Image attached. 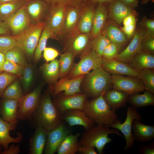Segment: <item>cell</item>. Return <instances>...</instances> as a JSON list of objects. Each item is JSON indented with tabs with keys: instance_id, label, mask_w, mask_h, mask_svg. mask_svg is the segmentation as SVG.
Segmentation results:
<instances>
[{
	"instance_id": "41",
	"label": "cell",
	"mask_w": 154,
	"mask_h": 154,
	"mask_svg": "<svg viewBox=\"0 0 154 154\" xmlns=\"http://www.w3.org/2000/svg\"><path fill=\"white\" fill-rule=\"evenodd\" d=\"M33 73L32 66L28 64L24 67L23 73L20 76L26 94H27L31 86L33 80Z\"/></svg>"
},
{
	"instance_id": "38",
	"label": "cell",
	"mask_w": 154,
	"mask_h": 154,
	"mask_svg": "<svg viewBox=\"0 0 154 154\" xmlns=\"http://www.w3.org/2000/svg\"><path fill=\"white\" fill-rule=\"evenodd\" d=\"M5 54L6 60L13 62L23 67L28 64L26 55L22 50L17 46L10 49Z\"/></svg>"
},
{
	"instance_id": "29",
	"label": "cell",
	"mask_w": 154,
	"mask_h": 154,
	"mask_svg": "<svg viewBox=\"0 0 154 154\" xmlns=\"http://www.w3.org/2000/svg\"><path fill=\"white\" fill-rule=\"evenodd\" d=\"M107 12L105 7L100 5L94 11L91 31L93 38L100 33L107 17Z\"/></svg>"
},
{
	"instance_id": "44",
	"label": "cell",
	"mask_w": 154,
	"mask_h": 154,
	"mask_svg": "<svg viewBox=\"0 0 154 154\" xmlns=\"http://www.w3.org/2000/svg\"><path fill=\"white\" fill-rule=\"evenodd\" d=\"M17 78V76L7 72H0V97L6 88Z\"/></svg>"
},
{
	"instance_id": "15",
	"label": "cell",
	"mask_w": 154,
	"mask_h": 154,
	"mask_svg": "<svg viewBox=\"0 0 154 154\" xmlns=\"http://www.w3.org/2000/svg\"><path fill=\"white\" fill-rule=\"evenodd\" d=\"M146 34L143 29L137 31L128 46L119 53L115 59L127 64L129 63L134 56L141 50V42Z\"/></svg>"
},
{
	"instance_id": "37",
	"label": "cell",
	"mask_w": 154,
	"mask_h": 154,
	"mask_svg": "<svg viewBox=\"0 0 154 154\" xmlns=\"http://www.w3.org/2000/svg\"><path fill=\"white\" fill-rule=\"evenodd\" d=\"M24 96L19 82L17 79L6 88L2 93L1 97L19 101Z\"/></svg>"
},
{
	"instance_id": "48",
	"label": "cell",
	"mask_w": 154,
	"mask_h": 154,
	"mask_svg": "<svg viewBox=\"0 0 154 154\" xmlns=\"http://www.w3.org/2000/svg\"><path fill=\"white\" fill-rule=\"evenodd\" d=\"M43 56L47 62L54 60L59 54L58 52L51 47H46L43 50Z\"/></svg>"
},
{
	"instance_id": "61",
	"label": "cell",
	"mask_w": 154,
	"mask_h": 154,
	"mask_svg": "<svg viewBox=\"0 0 154 154\" xmlns=\"http://www.w3.org/2000/svg\"><path fill=\"white\" fill-rule=\"evenodd\" d=\"M3 148V147L1 145H0V150H2Z\"/></svg>"
},
{
	"instance_id": "2",
	"label": "cell",
	"mask_w": 154,
	"mask_h": 154,
	"mask_svg": "<svg viewBox=\"0 0 154 154\" xmlns=\"http://www.w3.org/2000/svg\"><path fill=\"white\" fill-rule=\"evenodd\" d=\"M103 93L98 97L90 100L86 99L83 111L97 125L109 127L117 119L115 111L112 110L105 100Z\"/></svg>"
},
{
	"instance_id": "27",
	"label": "cell",
	"mask_w": 154,
	"mask_h": 154,
	"mask_svg": "<svg viewBox=\"0 0 154 154\" xmlns=\"http://www.w3.org/2000/svg\"><path fill=\"white\" fill-rule=\"evenodd\" d=\"M132 12L131 9L120 0H114L112 1L109 7L110 17L118 24L122 22L125 17L131 14Z\"/></svg>"
},
{
	"instance_id": "30",
	"label": "cell",
	"mask_w": 154,
	"mask_h": 154,
	"mask_svg": "<svg viewBox=\"0 0 154 154\" xmlns=\"http://www.w3.org/2000/svg\"><path fill=\"white\" fill-rule=\"evenodd\" d=\"M103 34L117 46L119 50L127 42V38L124 34L114 25L110 24L107 26Z\"/></svg>"
},
{
	"instance_id": "8",
	"label": "cell",
	"mask_w": 154,
	"mask_h": 154,
	"mask_svg": "<svg viewBox=\"0 0 154 154\" xmlns=\"http://www.w3.org/2000/svg\"><path fill=\"white\" fill-rule=\"evenodd\" d=\"M67 8L60 4L53 5L48 11L44 22L52 33L53 38L61 35Z\"/></svg>"
},
{
	"instance_id": "20",
	"label": "cell",
	"mask_w": 154,
	"mask_h": 154,
	"mask_svg": "<svg viewBox=\"0 0 154 154\" xmlns=\"http://www.w3.org/2000/svg\"><path fill=\"white\" fill-rule=\"evenodd\" d=\"M141 121L135 119L132 122L131 130L134 140L143 143L152 140L154 138V125L144 124Z\"/></svg>"
},
{
	"instance_id": "4",
	"label": "cell",
	"mask_w": 154,
	"mask_h": 154,
	"mask_svg": "<svg viewBox=\"0 0 154 154\" xmlns=\"http://www.w3.org/2000/svg\"><path fill=\"white\" fill-rule=\"evenodd\" d=\"M85 81L84 94L92 99L112 88L111 75L101 66L87 74Z\"/></svg>"
},
{
	"instance_id": "3",
	"label": "cell",
	"mask_w": 154,
	"mask_h": 154,
	"mask_svg": "<svg viewBox=\"0 0 154 154\" xmlns=\"http://www.w3.org/2000/svg\"><path fill=\"white\" fill-rule=\"evenodd\" d=\"M85 130L79 141V145L94 147L99 154H103L106 145L112 141V139L108 136L109 135L115 134L123 137L117 129L105 125L94 124Z\"/></svg>"
},
{
	"instance_id": "42",
	"label": "cell",
	"mask_w": 154,
	"mask_h": 154,
	"mask_svg": "<svg viewBox=\"0 0 154 154\" xmlns=\"http://www.w3.org/2000/svg\"><path fill=\"white\" fill-rule=\"evenodd\" d=\"M16 46V42L14 36L10 35L0 36V52L5 54Z\"/></svg>"
},
{
	"instance_id": "62",
	"label": "cell",
	"mask_w": 154,
	"mask_h": 154,
	"mask_svg": "<svg viewBox=\"0 0 154 154\" xmlns=\"http://www.w3.org/2000/svg\"><path fill=\"white\" fill-rule=\"evenodd\" d=\"M27 0H26V1H27Z\"/></svg>"
},
{
	"instance_id": "22",
	"label": "cell",
	"mask_w": 154,
	"mask_h": 154,
	"mask_svg": "<svg viewBox=\"0 0 154 154\" xmlns=\"http://www.w3.org/2000/svg\"><path fill=\"white\" fill-rule=\"evenodd\" d=\"M16 125L5 121L0 115V145L4 149H7L10 143H19L23 139V135L20 132L17 133V136L16 137H12L10 134L11 131L16 129Z\"/></svg>"
},
{
	"instance_id": "25",
	"label": "cell",
	"mask_w": 154,
	"mask_h": 154,
	"mask_svg": "<svg viewBox=\"0 0 154 154\" xmlns=\"http://www.w3.org/2000/svg\"><path fill=\"white\" fill-rule=\"evenodd\" d=\"M82 11L79 7L67 8L61 35H70L76 31Z\"/></svg>"
},
{
	"instance_id": "57",
	"label": "cell",
	"mask_w": 154,
	"mask_h": 154,
	"mask_svg": "<svg viewBox=\"0 0 154 154\" xmlns=\"http://www.w3.org/2000/svg\"><path fill=\"white\" fill-rule=\"evenodd\" d=\"M5 60V53L0 52V72L2 71L3 66Z\"/></svg>"
},
{
	"instance_id": "50",
	"label": "cell",
	"mask_w": 154,
	"mask_h": 154,
	"mask_svg": "<svg viewBox=\"0 0 154 154\" xmlns=\"http://www.w3.org/2000/svg\"><path fill=\"white\" fill-rule=\"evenodd\" d=\"M95 148L92 146L79 145L77 152L81 154H97Z\"/></svg>"
},
{
	"instance_id": "12",
	"label": "cell",
	"mask_w": 154,
	"mask_h": 154,
	"mask_svg": "<svg viewBox=\"0 0 154 154\" xmlns=\"http://www.w3.org/2000/svg\"><path fill=\"white\" fill-rule=\"evenodd\" d=\"M70 130L62 123L54 129L48 131L46 141L44 150L45 154H54Z\"/></svg>"
},
{
	"instance_id": "28",
	"label": "cell",
	"mask_w": 154,
	"mask_h": 154,
	"mask_svg": "<svg viewBox=\"0 0 154 154\" xmlns=\"http://www.w3.org/2000/svg\"><path fill=\"white\" fill-rule=\"evenodd\" d=\"M127 101L133 108L136 110L149 106H154V94L146 91L140 94L135 93L129 96Z\"/></svg>"
},
{
	"instance_id": "21",
	"label": "cell",
	"mask_w": 154,
	"mask_h": 154,
	"mask_svg": "<svg viewBox=\"0 0 154 154\" xmlns=\"http://www.w3.org/2000/svg\"><path fill=\"white\" fill-rule=\"evenodd\" d=\"M25 5L32 24L42 21L48 10L47 4L42 0H31L26 2Z\"/></svg>"
},
{
	"instance_id": "7",
	"label": "cell",
	"mask_w": 154,
	"mask_h": 154,
	"mask_svg": "<svg viewBox=\"0 0 154 154\" xmlns=\"http://www.w3.org/2000/svg\"><path fill=\"white\" fill-rule=\"evenodd\" d=\"M42 90L41 87L38 86L32 92L24 96L19 101L18 120L25 121L31 119L39 104Z\"/></svg>"
},
{
	"instance_id": "55",
	"label": "cell",
	"mask_w": 154,
	"mask_h": 154,
	"mask_svg": "<svg viewBox=\"0 0 154 154\" xmlns=\"http://www.w3.org/2000/svg\"><path fill=\"white\" fill-rule=\"evenodd\" d=\"M122 22L123 26H126L136 22V20L134 16L131 14L125 17Z\"/></svg>"
},
{
	"instance_id": "51",
	"label": "cell",
	"mask_w": 154,
	"mask_h": 154,
	"mask_svg": "<svg viewBox=\"0 0 154 154\" xmlns=\"http://www.w3.org/2000/svg\"><path fill=\"white\" fill-rule=\"evenodd\" d=\"M143 25L147 29L149 34L153 36L154 21L153 19H145L143 22Z\"/></svg>"
},
{
	"instance_id": "60",
	"label": "cell",
	"mask_w": 154,
	"mask_h": 154,
	"mask_svg": "<svg viewBox=\"0 0 154 154\" xmlns=\"http://www.w3.org/2000/svg\"><path fill=\"white\" fill-rule=\"evenodd\" d=\"M153 0H142L141 3L142 4H145L147 3L149 1H152Z\"/></svg>"
},
{
	"instance_id": "5",
	"label": "cell",
	"mask_w": 154,
	"mask_h": 154,
	"mask_svg": "<svg viewBox=\"0 0 154 154\" xmlns=\"http://www.w3.org/2000/svg\"><path fill=\"white\" fill-rule=\"evenodd\" d=\"M45 25L44 21H42L32 24L20 33L14 36L17 46L22 50L27 57L31 58L34 55Z\"/></svg>"
},
{
	"instance_id": "47",
	"label": "cell",
	"mask_w": 154,
	"mask_h": 154,
	"mask_svg": "<svg viewBox=\"0 0 154 154\" xmlns=\"http://www.w3.org/2000/svg\"><path fill=\"white\" fill-rule=\"evenodd\" d=\"M118 52L117 46L111 42L104 49L102 57L108 59H115L119 54Z\"/></svg>"
},
{
	"instance_id": "19",
	"label": "cell",
	"mask_w": 154,
	"mask_h": 154,
	"mask_svg": "<svg viewBox=\"0 0 154 154\" xmlns=\"http://www.w3.org/2000/svg\"><path fill=\"white\" fill-rule=\"evenodd\" d=\"M0 103V115L5 121L16 125L18 122L19 101L2 98Z\"/></svg>"
},
{
	"instance_id": "11",
	"label": "cell",
	"mask_w": 154,
	"mask_h": 154,
	"mask_svg": "<svg viewBox=\"0 0 154 154\" xmlns=\"http://www.w3.org/2000/svg\"><path fill=\"white\" fill-rule=\"evenodd\" d=\"M87 97L86 94L82 92L69 96L63 94L52 102L62 115L64 112L72 109H78L83 111Z\"/></svg>"
},
{
	"instance_id": "24",
	"label": "cell",
	"mask_w": 154,
	"mask_h": 154,
	"mask_svg": "<svg viewBox=\"0 0 154 154\" xmlns=\"http://www.w3.org/2000/svg\"><path fill=\"white\" fill-rule=\"evenodd\" d=\"M127 64L138 72L144 69H154V54L141 50Z\"/></svg>"
},
{
	"instance_id": "18",
	"label": "cell",
	"mask_w": 154,
	"mask_h": 154,
	"mask_svg": "<svg viewBox=\"0 0 154 154\" xmlns=\"http://www.w3.org/2000/svg\"><path fill=\"white\" fill-rule=\"evenodd\" d=\"M63 120L66 121L70 127L75 125L83 126L87 129L95 124L94 122L83 110L78 109L67 110L62 115Z\"/></svg>"
},
{
	"instance_id": "49",
	"label": "cell",
	"mask_w": 154,
	"mask_h": 154,
	"mask_svg": "<svg viewBox=\"0 0 154 154\" xmlns=\"http://www.w3.org/2000/svg\"><path fill=\"white\" fill-rule=\"evenodd\" d=\"M138 151L139 153L142 154H154V142L147 145L141 144L138 147Z\"/></svg>"
},
{
	"instance_id": "13",
	"label": "cell",
	"mask_w": 154,
	"mask_h": 154,
	"mask_svg": "<svg viewBox=\"0 0 154 154\" xmlns=\"http://www.w3.org/2000/svg\"><path fill=\"white\" fill-rule=\"evenodd\" d=\"M25 5L5 21L13 36L20 33L32 24L26 12Z\"/></svg>"
},
{
	"instance_id": "14",
	"label": "cell",
	"mask_w": 154,
	"mask_h": 154,
	"mask_svg": "<svg viewBox=\"0 0 154 154\" xmlns=\"http://www.w3.org/2000/svg\"><path fill=\"white\" fill-rule=\"evenodd\" d=\"M84 76L83 75L72 79L66 77L61 79L53 88V94L56 96L64 91V96H69L82 92L80 86Z\"/></svg>"
},
{
	"instance_id": "59",
	"label": "cell",
	"mask_w": 154,
	"mask_h": 154,
	"mask_svg": "<svg viewBox=\"0 0 154 154\" xmlns=\"http://www.w3.org/2000/svg\"><path fill=\"white\" fill-rule=\"evenodd\" d=\"M23 0H0V3L9 2L20 1Z\"/></svg>"
},
{
	"instance_id": "45",
	"label": "cell",
	"mask_w": 154,
	"mask_h": 154,
	"mask_svg": "<svg viewBox=\"0 0 154 154\" xmlns=\"http://www.w3.org/2000/svg\"><path fill=\"white\" fill-rule=\"evenodd\" d=\"M51 5L60 4L67 7H77L80 8L86 0H42Z\"/></svg>"
},
{
	"instance_id": "23",
	"label": "cell",
	"mask_w": 154,
	"mask_h": 154,
	"mask_svg": "<svg viewBox=\"0 0 154 154\" xmlns=\"http://www.w3.org/2000/svg\"><path fill=\"white\" fill-rule=\"evenodd\" d=\"M48 131L43 127L38 126L30 139L29 153L42 154L44 151Z\"/></svg>"
},
{
	"instance_id": "17",
	"label": "cell",
	"mask_w": 154,
	"mask_h": 154,
	"mask_svg": "<svg viewBox=\"0 0 154 154\" xmlns=\"http://www.w3.org/2000/svg\"><path fill=\"white\" fill-rule=\"evenodd\" d=\"M101 67L112 75H127L139 78L138 72L127 64L115 59H108L102 58Z\"/></svg>"
},
{
	"instance_id": "16",
	"label": "cell",
	"mask_w": 154,
	"mask_h": 154,
	"mask_svg": "<svg viewBox=\"0 0 154 154\" xmlns=\"http://www.w3.org/2000/svg\"><path fill=\"white\" fill-rule=\"evenodd\" d=\"M70 35L65 47L66 51L81 55L92 48L89 34L75 32Z\"/></svg>"
},
{
	"instance_id": "53",
	"label": "cell",
	"mask_w": 154,
	"mask_h": 154,
	"mask_svg": "<svg viewBox=\"0 0 154 154\" xmlns=\"http://www.w3.org/2000/svg\"><path fill=\"white\" fill-rule=\"evenodd\" d=\"M136 22L126 26H123L122 30L123 33L129 38H131L134 33L135 28Z\"/></svg>"
},
{
	"instance_id": "58",
	"label": "cell",
	"mask_w": 154,
	"mask_h": 154,
	"mask_svg": "<svg viewBox=\"0 0 154 154\" xmlns=\"http://www.w3.org/2000/svg\"><path fill=\"white\" fill-rule=\"evenodd\" d=\"M92 2H99V3H103V2H110L111 1H112L114 0H90Z\"/></svg>"
},
{
	"instance_id": "54",
	"label": "cell",
	"mask_w": 154,
	"mask_h": 154,
	"mask_svg": "<svg viewBox=\"0 0 154 154\" xmlns=\"http://www.w3.org/2000/svg\"><path fill=\"white\" fill-rule=\"evenodd\" d=\"M12 35L9 27L5 21H0V35Z\"/></svg>"
},
{
	"instance_id": "1",
	"label": "cell",
	"mask_w": 154,
	"mask_h": 154,
	"mask_svg": "<svg viewBox=\"0 0 154 154\" xmlns=\"http://www.w3.org/2000/svg\"><path fill=\"white\" fill-rule=\"evenodd\" d=\"M50 94L47 92L41 98L38 107L31 118L34 119L36 127H42L48 131L59 126L63 121L61 114L51 99Z\"/></svg>"
},
{
	"instance_id": "34",
	"label": "cell",
	"mask_w": 154,
	"mask_h": 154,
	"mask_svg": "<svg viewBox=\"0 0 154 154\" xmlns=\"http://www.w3.org/2000/svg\"><path fill=\"white\" fill-rule=\"evenodd\" d=\"M26 3L23 0L0 3V21H5Z\"/></svg>"
},
{
	"instance_id": "46",
	"label": "cell",
	"mask_w": 154,
	"mask_h": 154,
	"mask_svg": "<svg viewBox=\"0 0 154 154\" xmlns=\"http://www.w3.org/2000/svg\"><path fill=\"white\" fill-rule=\"evenodd\" d=\"M143 38L141 43V50L149 53L153 54L154 53V39L153 36L149 35Z\"/></svg>"
},
{
	"instance_id": "43",
	"label": "cell",
	"mask_w": 154,
	"mask_h": 154,
	"mask_svg": "<svg viewBox=\"0 0 154 154\" xmlns=\"http://www.w3.org/2000/svg\"><path fill=\"white\" fill-rule=\"evenodd\" d=\"M24 67L13 62L5 60L3 64L2 71L20 76L22 74Z\"/></svg>"
},
{
	"instance_id": "39",
	"label": "cell",
	"mask_w": 154,
	"mask_h": 154,
	"mask_svg": "<svg viewBox=\"0 0 154 154\" xmlns=\"http://www.w3.org/2000/svg\"><path fill=\"white\" fill-rule=\"evenodd\" d=\"M138 73L139 78L144 84L145 90L154 94V69H144Z\"/></svg>"
},
{
	"instance_id": "35",
	"label": "cell",
	"mask_w": 154,
	"mask_h": 154,
	"mask_svg": "<svg viewBox=\"0 0 154 154\" xmlns=\"http://www.w3.org/2000/svg\"><path fill=\"white\" fill-rule=\"evenodd\" d=\"M76 55L69 51H66L60 56L59 60L60 79L64 78L69 74L73 66L74 58Z\"/></svg>"
},
{
	"instance_id": "36",
	"label": "cell",
	"mask_w": 154,
	"mask_h": 154,
	"mask_svg": "<svg viewBox=\"0 0 154 154\" xmlns=\"http://www.w3.org/2000/svg\"><path fill=\"white\" fill-rule=\"evenodd\" d=\"M50 38H53V35L48 27L45 25L34 52V56L35 62H37L40 59L42 53L46 47L47 40Z\"/></svg>"
},
{
	"instance_id": "56",
	"label": "cell",
	"mask_w": 154,
	"mask_h": 154,
	"mask_svg": "<svg viewBox=\"0 0 154 154\" xmlns=\"http://www.w3.org/2000/svg\"><path fill=\"white\" fill-rule=\"evenodd\" d=\"M123 3L130 8H134L137 5L138 0H120Z\"/></svg>"
},
{
	"instance_id": "9",
	"label": "cell",
	"mask_w": 154,
	"mask_h": 154,
	"mask_svg": "<svg viewBox=\"0 0 154 154\" xmlns=\"http://www.w3.org/2000/svg\"><path fill=\"white\" fill-rule=\"evenodd\" d=\"M135 119L141 120V116L137 111V110L131 107L128 106L127 108L126 117L125 121L122 123L120 120L117 119L109 127L119 130L124 136L125 145L124 149L125 151L131 148L135 142L132 136L131 130L132 122Z\"/></svg>"
},
{
	"instance_id": "33",
	"label": "cell",
	"mask_w": 154,
	"mask_h": 154,
	"mask_svg": "<svg viewBox=\"0 0 154 154\" xmlns=\"http://www.w3.org/2000/svg\"><path fill=\"white\" fill-rule=\"evenodd\" d=\"M40 68L44 78L50 83L56 82L59 77L60 64L58 60L54 59L43 64Z\"/></svg>"
},
{
	"instance_id": "6",
	"label": "cell",
	"mask_w": 154,
	"mask_h": 154,
	"mask_svg": "<svg viewBox=\"0 0 154 154\" xmlns=\"http://www.w3.org/2000/svg\"><path fill=\"white\" fill-rule=\"evenodd\" d=\"M80 56V61L73 66L66 78L72 79L85 75L91 70L101 66L102 57L98 55L92 48Z\"/></svg>"
},
{
	"instance_id": "52",
	"label": "cell",
	"mask_w": 154,
	"mask_h": 154,
	"mask_svg": "<svg viewBox=\"0 0 154 154\" xmlns=\"http://www.w3.org/2000/svg\"><path fill=\"white\" fill-rule=\"evenodd\" d=\"M20 152L19 146L18 145H11L6 149L3 151L0 150V154H17Z\"/></svg>"
},
{
	"instance_id": "31",
	"label": "cell",
	"mask_w": 154,
	"mask_h": 154,
	"mask_svg": "<svg viewBox=\"0 0 154 154\" xmlns=\"http://www.w3.org/2000/svg\"><path fill=\"white\" fill-rule=\"evenodd\" d=\"M94 11L92 7H88L82 11L77 28V32L90 33L92 28Z\"/></svg>"
},
{
	"instance_id": "26",
	"label": "cell",
	"mask_w": 154,
	"mask_h": 154,
	"mask_svg": "<svg viewBox=\"0 0 154 154\" xmlns=\"http://www.w3.org/2000/svg\"><path fill=\"white\" fill-rule=\"evenodd\" d=\"M103 96L110 108L116 111L125 106L129 95L122 92L112 88L106 92Z\"/></svg>"
},
{
	"instance_id": "32",
	"label": "cell",
	"mask_w": 154,
	"mask_h": 154,
	"mask_svg": "<svg viewBox=\"0 0 154 154\" xmlns=\"http://www.w3.org/2000/svg\"><path fill=\"white\" fill-rule=\"evenodd\" d=\"M80 133L70 134L64 139L57 153L58 154H75L79 146L78 138Z\"/></svg>"
},
{
	"instance_id": "10",
	"label": "cell",
	"mask_w": 154,
	"mask_h": 154,
	"mask_svg": "<svg viewBox=\"0 0 154 154\" xmlns=\"http://www.w3.org/2000/svg\"><path fill=\"white\" fill-rule=\"evenodd\" d=\"M112 88L122 92L129 96L145 90L142 81L139 78L118 75H111Z\"/></svg>"
},
{
	"instance_id": "40",
	"label": "cell",
	"mask_w": 154,
	"mask_h": 154,
	"mask_svg": "<svg viewBox=\"0 0 154 154\" xmlns=\"http://www.w3.org/2000/svg\"><path fill=\"white\" fill-rule=\"evenodd\" d=\"M110 42V40L105 35L100 33L92 41V48L98 55L102 57L104 49Z\"/></svg>"
}]
</instances>
